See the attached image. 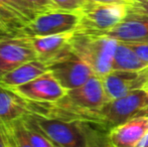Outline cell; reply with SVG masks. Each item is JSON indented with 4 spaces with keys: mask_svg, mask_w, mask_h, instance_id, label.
<instances>
[{
    "mask_svg": "<svg viewBox=\"0 0 148 147\" xmlns=\"http://www.w3.org/2000/svg\"><path fill=\"white\" fill-rule=\"evenodd\" d=\"M135 147H148V132L143 136V138L137 143Z\"/></svg>",
    "mask_w": 148,
    "mask_h": 147,
    "instance_id": "cell-24",
    "label": "cell"
},
{
    "mask_svg": "<svg viewBox=\"0 0 148 147\" xmlns=\"http://www.w3.org/2000/svg\"><path fill=\"white\" fill-rule=\"evenodd\" d=\"M145 71H146V73H147V77H148V67L146 68V69H145ZM146 91L148 92V84H147V88H146Z\"/></svg>",
    "mask_w": 148,
    "mask_h": 147,
    "instance_id": "cell-26",
    "label": "cell"
},
{
    "mask_svg": "<svg viewBox=\"0 0 148 147\" xmlns=\"http://www.w3.org/2000/svg\"><path fill=\"white\" fill-rule=\"evenodd\" d=\"M80 22L78 12L56 9L35 16L19 32L27 37L49 36L75 32Z\"/></svg>",
    "mask_w": 148,
    "mask_h": 147,
    "instance_id": "cell-5",
    "label": "cell"
},
{
    "mask_svg": "<svg viewBox=\"0 0 148 147\" xmlns=\"http://www.w3.org/2000/svg\"><path fill=\"white\" fill-rule=\"evenodd\" d=\"M87 1L103 4H113V5H126L129 0H87Z\"/></svg>",
    "mask_w": 148,
    "mask_h": 147,
    "instance_id": "cell-23",
    "label": "cell"
},
{
    "mask_svg": "<svg viewBox=\"0 0 148 147\" xmlns=\"http://www.w3.org/2000/svg\"><path fill=\"white\" fill-rule=\"evenodd\" d=\"M7 147H32L26 135L21 119L11 122H0Z\"/></svg>",
    "mask_w": 148,
    "mask_h": 147,
    "instance_id": "cell-17",
    "label": "cell"
},
{
    "mask_svg": "<svg viewBox=\"0 0 148 147\" xmlns=\"http://www.w3.org/2000/svg\"><path fill=\"white\" fill-rule=\"evenodd\" d=\"M24 129L26 135L32 147H55L53 142L47 138V136L41 131L35 121L30 115H25L22 118Z\"/></svg>",
    "mask_w": 148,
    "mask_h": 147,
    "instance_id": "cell-18",
    "label": "cell"
},
{
    "mask_svg": "<svg viewBox=\"0 0 148 147\" xmlns=\"http://www.w3.org/2000/svg\"><path fill=\"white\" fill-rule=\"evenodd\" d=\"M47 72L49 68L47 64L39 59H33L19 66L10 73L4 75L0 79V84L6 88L14 89L27 84Z\"/></svg>",
    "mask_w": 148,
    "mask_h": 147,
    "instance_id": "cell-14",
    "label": "cell"
},
{
    "mask_svg": "<svg viewBox=\"0 0 148 147\" xmlns=\"http://www.w3.org/2000/svg\"><path fill=\"white\" fill-rule=\"evenodd\" d=\"M59 9L64 11L79 12L87 0H51Z\"/></svg>",
    "mask_w": 148,
    "mask_h": 147,
    "instance_id": "cell-20",
    "label": "cell"
},
{
    "mask_svg": "<svg viewBox=\"0 0 148 147\" xmlns=\"http://www.w3.org/2000/svg\"><path fill=\"white\" fill-rule=\"evenodd\" d=\"M55 147H62V146H55Z\"/></svg>",
    "mask_w": 148,
    "mask_h": 147,
    "instance_id": "cell-27",
    "label": "cell"
},
{
    "mask_svg": "<svg viewBox=\"0 0 148 147\" xmlns=\"http://www.w3.org/2000/svg\"><path fill=\"white\" fill-rule=\"evenodd\" d=\"M49 72L58 80L66 91L79 88L95 76L93 70L72 49L47 64Z\"/></svg>",
    "mask_w": 148,
    "mask_h": 147,
    "instance_id": "cell-6",
    "label": "cell"
},
{
    "mask_svg": "<svg viewBox=\"0 0 148 147\" xmlns=\"http://www.w3.org/2000/svg\"><path fill=\"white\" fill-rule=\"evenodd\" d=\"M148 132V117H138L109 130V147H135Z\"/></svg>",
    "mask_w": 148,
    "mask_h": 147,
    "instance_id": "cell-12",
    "label": "cell"
},
{
    "mask_svg": "<svg viewBox=\"0 0 148 147\" xmlns=\"http://www.w3.org/2000/svg\"><path fill=\"white\" fill-rule=\"evenodd\" d=\"M104 91L109 100L118 99L136 90L146 91L148 77L146 71H111L101 78Z\"/></svg>",
    "mask_w": 148,
    "mask_h": 147,
    "instance_id": "cell-9",
    "label": "cell"
},
{
    "mask_svg": "<svg viewBox=\"0 0 148 147\" xmlns=\"http://www.w3.org/2000/svg\"><path fill=\"white\" fill-rule=\"evenodd\" d=\"M138 55V57L148 65V43L147 42H124Z\"/></svg>",
    "mask_w": 148,
    "mask_h": 147,
    "instance_id": "cell-22",
    "label": "cell"
},
{
    "mask_svg": "<svg viewBox=\"0 0 148 147\" xmlns=\"http://www.w3.org/2000/svg\"><path fill=\"white\" fill-rule=\"evenodd\" d=\"M147 67V64L141 61L126 43L118 41L112 63V71L139 72Z\"/></svg>",
    "mask_w": 148,
    "mask_h": 147,
    "instance_id": "cell-16",
    "label": "cell"
},
{
    "mask_svg": "<svg viewBox=\"0 0 148 147\" xmlns=\"http://www.w3.org/2000/svg\"><path fill=\"white\" fill-rule=\"evenodd\" d=\"M36 59L29 37L0 32V79L19 66Z\"/></svg>",
    "mask_w": 148,
    "mask_h": 147,
    "instance_id": "cell-7",
    "label": "cell"
},
{
    "mask_svg": "<svg viewBox=\"0 0 148 147\" xmlns=\"http://www.w3.org/2000/svg\"><path fill=\"white\" fill-rule=\"evenodd\" d=\"M16 95L27 103L51 104L62 99L66 91L49 72L41 75L33 81L11 89Z\"/></svg>",
    "mask_w": 148,
    "mask_h": 147,
    "instance_id": "cell-8",
    "label": "cell"
},
{
    "mask_svg": "<svg viewBox=\"0 0 148 147\" xmlns=\"http://www.w3.org/2000/svg\"><path fill=\"white\" fill-rule=\"evenodd\" d=\"M126 7L128 12L148 16V0H129Z\"/></svg>",
    "mask_w": 148,
    "mask_h": 147,
    "instance_id": "cell-21",
    "label": "cell"
},
{
    "mask_svg": "<svg viewBox=\"0 0 148 147\" xmlns=\"http://www.w3.org/2000/svg\"><path fill=\"white\" fill-rule=\"evenodd\" d=\"M34 16L59 9L51 0H21Z\"/></svg>",
    "mask_w": 148,
    "mask_h": 147,
    "instance_id": "cell-19",
    "label": "cell"
},
{
    "mask_svg": "<svg viewBox=\"0 0 148 147\" xmlns=\"http://www.w3.org/2000/svg\"><path fill=\"white\" fill-rule=\"evenodd\" d=\"M34 17L21 0H0V32L17 34Z\"/></svg>",
    "mask_w": 148,
    "mask_h": 147,
    "instance_id": "cell-11",
    "label": "cell"
},
{
    "mask_svg": "<svg viewBox=\"0 0 148 147\" xmlns=\"http://www.w3.org/2000/svg\"><path fill=\"white\" fill-rule=\"evenodd\" d=\"M126 5L87 1L78 12L80 22L76 31L102 34L113 29L127 15Z\"/></svg>",
    "mask_w": 148,
    "mask_h": 147,
    "instance_id": "cell-4",
    "label": "cell"
},
{
    "mask_svg": "<svg viewBox=\"0 0 148 147\" xmlns=\"http://www.w3.org/2000/svg\"><path fill=\"white\" fill-rule=\"evenodd\" d=\"M28 114L27 105L11 89L0 84V122L21 119Z\"/></svg>",
    "mask_w": 148,
    "mask_h": 147,
    "instance_id": "cell-15",
    "label": "cell"
},
{
    "mask_svg": "<svg viewBox=\"0 0 148 147\" xmlns=\"http://www.w3.org/2000/svg\"><path fill=\"white\" fill-rule=\"evenodd\" d=\"M0 147H7V145H6V141H5V138H4V134H3V131H2V127H1V124H0Z\"/></svg>",
    "mask_w": 148,
    "mask_h": 147,
    "instance_id": "cell-25",
    "label": "cell"
},
{
    "mask_svg": "<svg viewBox=\"0 0 148 147\" xmlns=\"http://www.w3.org/2000/svg\"><path fill=\"white\" fill-rule=\"evenodd\" d=\"M74 32L49 36L29 37L36 59L45 64H49L70 49V42Z\"/></svg>",
    "mask_w": 148,
    "mask_h": 147,
    "instance_id": "cell-13",
    "label": "cell"
},
{
    "mask_svg": "<svg viewBox=\"0 0 148 147\" xmlns=\"http://www.w3.org/2000/svg\"><path fill=\"white\" fill-rule=\"evenodd\" d=\"M117 44L118 40L112 37L80 31L74 32L70 42L73 53L82 59L99 78L112 71Z\"/></svg>",
    "mask_w": 148,
    "mask_h": 147,
    "instance_id": "cell-2",
    "label": "cell"
},
{
    "mask_svg": "<svg viewBox=\"0 0 148 147\" xmlns=\"http://www.w3.org/2000/svg\"><path fill=\"white\" fill-rule=\"evenodd\" d=\"M148 117V92L136 90L125 96L109 100L99 111L97 127L111 130L134 118Z\"/></svg>",
    "mask_w": 148,
    "mask_h": 147,
    "instance_id": "cell-3",
    "label": "cell"
},
{
    "mask_svg": "<svg viewBox=\"0 0 148 147\" xmlns=\"http://www.w3.org/2000/svg\"><path fill=\"white\" fill-rule=\"evenodd\" d=\"M122 42L148 43V16L127 12L124 19L113 29L102 34Z\"/></svg>",
    "mask_w": 148,
    "mask_h": 147,
    "instance_id": "cell-10",
    "label": "cell"
},
{
    "mask_svg": "<svg viewBox=\"0 0 148 147\" xmlns=\"http://www.w3.org/2000/svg\"><path fill=\"white\" fill-rule=\"evenodd\" d=\"M108 101L101 78L94 76L83 86L66 91V95L55 103H25L28 114L31 115L78 121L96 126L98 113Z\"/></svg>",
    "mask_w": 148,
    "mask_h": 147,
    "instance_id": "cell-1",
    "label": "cell"
}]
</instances>
